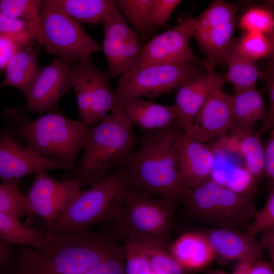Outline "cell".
Wrapping results in <instances>:
<instances>
[{"label":"cell","instance_id":"obj_36","mask_svg":"<svg viewBox=\"0 0 274 274\" xmlns=\"http://www.w3.org/2000/svg\"><path fill=\"white\" fill-rule=\"evenodd\" d=\"M122 244L125 274H154L149 261L139 244L125 239Z\"/></svg>","mask_w":274,"mask_h":274},{"label":"cell","instance_id":"obj_8","mask_svg":"<svg viewBox=\"0 0 274 274\" xmlns=\"http://www.w3.org/2000/svg\"><path fill=\"white\" fill-rule=\"evenodd\" d=\"M40 12L47 51L73 65L102 51L79 21L69 16L50 0L42 1Z\"/></svg>","mask_w":274,"mask_h":274},{"label":"cell","instance_id":"obj_20","mask_svg":"<svg viewBox=\"0 0 274 274\" xmlns=\"http://www.w3.org/2000/svg\"><path fill=\"white\" fill-rule=\"evenodd\" d=\"M119 109L133 128L152 131L173 125L178 113L175 104L165 106L142 98H130L120 102Z\"/></svg>","mask_w":274,"mask_h":274},{"label":"cell","instance_id":"obj_42","mask_svg":"<svg viewBox=\"0 0 274 274\" xmlns=\"http://www.w3.org/2000/svg\"><path fill=\"white\" fill-rule=\"evenodd\" d=\"M264 150V178L267 180V189L274 188V129L263 143Z\"/></svg>","mask_w":274,"mask_h":274},{"label":"cell","instance_id":"obj_9","mask_svg":"<svg viewBox=\"0 0 274 274\" xmlns=\"http://www.w3.org/2000/svg\"><path fill=\"white\" fill-rule=\"evenodd\" d=\"M206 72L202 63L157 64L138 67L119 77L116 90L120 102L130 98L154 100L177 90L187 80Z\"/></svg>","mask_w":274,"mask_h":274},{"label":"cell","instance_id":"obj_3","mask_svg":"<svg viewBox=\"0 0 274 274\" xmlns=\"http://www.w3.org/2000/svg\"><path fill=\"white\" fill-rule=\"evenodd\" d=\"M38 250L50 258L58 274H84L121 251L122 244L103 229L75 233L46 230Z\"/></svg>","mask_w":274,"mask_h":274},{"label":"cell","instance_id":"obj_21","mask_svg":"<svg viewBox=\"0 0 274 274\" xmlns=\"http://www.w3.org/2000/svg\"><path fill=\"white\" fill-rule=\"evenodd\" d=\"M231 102L229 131L233 136L252 132L257 122L264 121L266 106L262 92L256 87L235 92L231 95Z\"/></svg>","mask_w":274,"mask_h":274},{"label":"cell","instance_id":"obj_25","mask_svg":"<svg viewBox=\"0 0 274 274\" xmlns=\"http://www.w3.org/2000/svg\"><path fill=\"white\" fill-rule=\"evenodd\" d=\"M233 41L225 60L224 64L227 67L224 80L232 84L235 92L255 88L258 81L263 77L264 71L256 61L239 54L234 47Z\"/></svg>","mask_w":274,"mask_h":274},{"label":"cell","instance_id":"obj_29","mask_svg":"<svg viewBox=\"0 0 274 274\" xmlns=\"http://www.w3.org/2000/svg\"><path fill=\"white\" fill-rule=\"evenodd\" d=\"M44 231L32 228L19 220L0 211V239L14 245L39 249Z\"/></svg>","mask_w":274,"mask_h":274},{"label":"cell","instance_id":"obj_22","mask_svg":"<svg viewBox=\"0 0 274 274\" xmlns=\"http://www.w3.org/2000/svg\"><path fill=\"white\" fill-rule=\"evenodd\" d=\"M175 260L184 268H203L214 259L215 253L204 234L187 232L182 234L169 247Z\"/></svg>","mask_w":274,"mask_h":274},{"label":"cell","instance_id":"obj_13","mask_svg":"<svg viewBox=\"0 0 274 274\" xmlns=\"http://www.w3.org/2000/svg\"><path fill=\"white\" fill-rule=\"evenodd\" d=\"M52 169L73 173L58 160L42 155L16 141L8 127L0 130V180L2 183L18 182L24 176Z\"/></svg>","mask_w":274,"mask_h":274},{"label":"cell","instance_id":"obj_17","mask_svg":"<svg viewBox=\"0 0 274 274\" xmlns=\"http://www.w3.org/2000/svg\"><path fill=\"white\" fill-rule=\"evenodd\" d=\"M174 146L179 175L185 188L196 187L211 178L215 162L211 147L178 129Z\"/></svg>","mask_w":274,"mask_h":274},{"label":"cell","instance_id":"obj_10","mask_svg":"<svg viewBox=\"0 0 274 274\" xmlns=\"http://www.w3.org/2000/svg\"><path fill=\"white\" fill-rule=\"evenodd\" d=\"M247 4L244 1H213L195 17L192 37L206 56V60L213 66L224 64L238 26V12Z\"/></svg>","mask_w":274,"mask_h":274},{"label":"cell","instance_id":"obj_5","mask_svg":"<svg viewBox=\"0 0 274 274\" xmlns=\"http://www.w3.org/2000/svg\"><path fill=\"white\" fill-rule=\"evenodd\" d=\"M180 201L195 221L216 228L247 227L256 211L253 196L234 191L211 178L196 187L185 188Z\"/></svg>","mask_w":274,"mask_h":274},{"label":"cell","instance_id":"obj_37","mask_svg":"<svg viewBox=\"0 0 274 274\" xmlns=\"http://www.w3.org/2000/svg\"><path fill=\"white\" fill-rule=\"evenodd\" d=\"M268 190V196L263 208L254 213L253 222L246 227L245 234L255 237L262 231L274 229V188Z\"/></svg>","mask_w":274,"mask_h":274},{"label":"cell","instance_id":"obj_18","mask_svg":"<svg viewBox=\"0 0 274 274\" xmlns=\"http://www.w3.org/2000/svg\"><path fill=\"white\" fill-rule=\"evenodd\" d=\"M201 61L206 72L187 80L176 90L174 104L178 116L174 124L178 130L193 118L211 95L224 83V76L215 67L206 59Z\"/></svg>","mask_w":274,"mask_h":274},{"label":"cell","instance_id":"obj_40","mask_svg":"<svg viewBox=\"0 0 274 274\" xmlns=\"http://www.w3.org/2000/svg\"><path fill=\"white\" fill-rule=\"evenodd\" d=\"M182 2L181 0L153 1L151 20L156 29L166 24L173 12Z\"/></svg>","mask_w":274,"mask_h":274},{"label":"cell","instance_id":"obj_19","mask_svg":"<svg viewBox=\"0 0 274 274\" xmlns=\"http://www.w3.org/2000/svg\"><path fill=\"white\" fill-rule=\"evenodd\" d=\"M204 235L215 256L224 259L251 264L263 258L264 248L260 242L237 230L215 228Z\"/></svg>","mask_w":274,"mask_h":274},{"label":"cell","instance_id":"obj_30","mask_svg":"<svg viewBox=\"0 0 274 274\" xmlns=\"http://www.w3.org/2000/svg\"><path fill=\"white\" fill-rule=\"evenodd\" d=\"M129 239L140 246L154 274H184L186 269L173 257L166 243L143 238Z\"/></svg>","mask_w":274,"mask_h":274},{"label":"cell","instance_id":"obj_27","mask_svg":"<svg viewBox=\"0 0 274 274\" xmlns=\"http://www.w3.org/2000/svg\"><path fill=\"white\" fill-rule=\"evenodd\" d=\"M259 130L234 136L245 170L257 182L264 178V150Z\"/></svg>","mask_w":274,"mask_h":274},{"label":"cell","instance_id":"obj_1","mask_svg":"<svg viewBox=\"0 0 274 274\" xmlns=\"http://www.w3.org/2000/svg\"><path fill=\"white\" fill-rule=\"evenodd\" d=\"M175 125L144 131L139 148L116 168L125 186L135 191L180 201L185 188L178 170Z\"/></svg>","mask_w":274,"mask_h":274},{"label":"cell","instance_id":"obj_28","mask_svg":"<svg viewBox=\"0 0 274 274\" xmlns=\"http://www.w3.org/2000/svg\"><path fill=\"white\" fill-rule=\"evenodd\" d=\"M153 0H115L113 3L130 21L139 38L145 40L156 29L151 20Z\"/></svg>","mask_w":274,"mask_h":274},{"label":"cell","instance_id":"obj_12","mask_svg":"<svg viewBox=\"0 0 274 274\" xmlns=\"http://www.w3.org/2000/svg\"><path fill=\"white\" fill-rule=\"evenodd\" d=\"M195 25V17L188 14L176 26L154 37L143 46L138 67L157 64H201L190 46Z\"/></svg>","mask_w":274,"mask_h":274},{"label":"cell","instance_id":"obj_46","mask_svg":"<svg viewBox=\"0 0 274 274\" xmlns=\"http://www.w3.org/2000/svg\"><path fill=\"white\" fill-rule=\"evenodd\" d=\"M15 245L0 239V268L6 267L13 254Z\"/></svg>","mask_w":274,"mask_h":274},{"label":"cell","instance_id":"obj_38","mask_svg":"<svg viewBox=\"0 0 274 274\" xmlns=\"http://www.w3.org/2000/svg\"><path fill=\"white\" fill-rule=\"evenodd\" d=\"M0 34L22 46L35 41L27 24L22 20L0 12Z\"/></svg>","mask_w":274,"mask_h":274},{"label":"cell","instance_id":"obj_45","mask_svg":"<svg viewBox=\"0 0 274 274\" xmlns=\"http://www.w3.org/2000/svg\"><path fill=\"white\" fill-rule=\"evenodd\" d=\"M259 241L263 248L268 251L270 258L274 259V229H268L262 231Z\"/></svg>","mask_w":274,"mask_h":274},{"label":"cell","instance_id":"obj_6","mask_svg":"<svg viewBox=\"0 0 274 274\" xmlns=\"http://www.w3.org/2000/svg\"><path fill=\"white\" fill-rule=\"evenodd\" d=\"M124 188L116 168L97 183L81 191L71 204L47 225V230L75 233L97 223H108L121 204Z\"/></svg>","mask_w":274,"mask_h":274},{"label":"cell","instance_id":"obj_43","mask_svg":"<svg viewBox=\"0 0 274 274\" xmlns=\"http://www.w3.org/2000/svg\"><path fill=\"white\" fill-rule=\"evenodd\" d=\"M21 46L0 34V70L6 68L12 57Z\"/></svg>","mask_w":274,"mask_h":274},{"label":"cell","instance_id":"obj_32","mask_svg":"<svg viewBox=\"0 0 274 274\" xmlns=\"http://www.w3.org/2000/svg\"><path fill=\"white\" fill-rule=\"evenodd\" d=\"M90 58L72 65L73 86L82 121L91 125L89 65Z\"/></svg>","mask_w":274,"mask_h":274},{"label":"cell","instance_id":"obj_33","mask_svg":"<svg viewBox=\"0 0 274 274\" xmlns=\"http://www.w3.org/2000/svg\"><path fill=\"white\" fill-rule=\"evenodd\" d=\"M233 43L239 54L254 61L273 55V35L244 31L238 39H234Z\"/></svg>","mask_w":274,"mask_h":274},{"label":"cell","instance_id":"obj_11","mask_svg":"<svg viewBox=\"0 0 274 274\" xmlns=\"http://www.w3.org/2000/svg\"><path fill=\"white\" fill-rule=\"evenodd\" d=\"M102 24L101 49L107 60V72L110 79L136 68L143 46L135 31L112 1H106Z\"/></svg>","mask_w":274,"mask_h":274},{"label":"cell","instance_id":"obj_4","mask_svg":"<svg viewBox=\"0 0 274 274\" xmlns=\"http://www.w3.org/2000/svg\"><path fill=\"white\" fill-rule=\"evenodd\" d=\"M12 127L28 147L38 153L62 161L74 172L91 125L50 113L35 120L14 118Z\"/></svg>","mask_w":274,"mask_h":274},{"label":"cell","instance_id":"obj_35","mask_svg":"<svg viewBox=\"0 0 274 274\" xmlns=\"http://www.w3.org/2000/svg\"><path fill=\"white\" fill-rule=\"evenodd\" d=\"M0 211L20 219L32 215L26 197L22 195L18 187V182L0 184Z\"/></svg>","mask_w":274,"mask_h":274},{"label":"cell","instance_id":"obj_39","mask_svg":"<svg viewBox=\"0 0 274 274\" xmlns=\"http://www.w3.org/2000/svg\"><path fill=\"white\" fill-rule=\"evenodd\" d=\"M273 63L270 64L263 70L264 74L262 78L264 88L268 99L266 117L263 126L259 129L263 135L266 132L274 129V70Z\"/></svg>","mask_w":274,"mask_h":274},{"label":"cell","instance_id":"obj_7","mask_svg":"<svg viewBox=\"0 0 274 274\" xmlns=\"http://www.w3.org/2000/svg\"><path fill=\"white\" fill-rule=\"evenodd\" d=\"M177 203L138 192L124 185L122 201L114 218L113 233L119 239L143 238L166 243Z\"/></svg>","mask_w":274,"mask_h":274},{"label":"cell","instance_id":"obj_15","mask_svg":"<svg viewBox=\"0 0 274 274\" xmlns=\"http://www.w3.org/2000/svg\"><path fill=\"white\" fill-rule=\"evenodd\" d=\"M73 86L72 64L57 58L40 71L25 95L24 111L55 110L61 97Z\"/></svg>","mask_w":274,"mask_h":274},{"label":"cell","instance_id":"obj_34","mask_svg":"<svg viewBox=\"0 0 274 274\" xmlns=\"http://www.w3.org/2000/svg\"><path fill=\"white\" fill-rule=\"evenodd\" d=\"M238 26L245 32L273 35L274 15L268 6L254 5L248 8L241 16Z\"/></svg>","mask_w":274,"mask_h":274},{"label":"cell","instance_id":"obj_31","mask_svg":"<svg viewBox=\"0 0 274 274\" xmlns=\"http://www.w3.org/2000/svg\"><path fill=\"white\" fill-rule=\"evenodd\" d=\"M61 10L78 21L102 23L107 0H50Z\"/></svg>","mask_w":274,"mask_h":274},{"label":"cell","instance_id":"obj_23","mask_svg":"<svg viewBox=\"0 0 274 274\" xmlns=\"http://www.w3.org/2000/svg\"><path fill=\"white\" fill-rule=\"evenodd\" d=\"M89 77L92 125L117 109L120 102L116 88L109 83L107 71L99 69L92 61L89 65Z\"/></svg>","mask_w":274,"mask_h":274},{"label":"cell","instance_id":"obj_2","mask_svg":"<svg viewBox=\"0 0 274 274\" xmlns=\"http://www.w3.org/2000/svg\"><path fill=\"white\" fill-rule=\"evenodd\" d=\"M119 107L99 124L91 125L81 159L72 174L82 187L92 185L121 164L133 152L139 139Z\"/></svg>","mask_w":274,"mask_h":274},{"label":"cell","instance_id":"obj_41","mask_svg":"<svg viewBox=\"0 0 274 274\" xmlns=\"http://www.w3.org/2000/svg\"><path fill=\"white\" fill-rule=\"evenodd\" d=\"M84 274H125L123 248L121 251Z\"/></svg>","mask_w":274,"mask_h":274},{"label":"cell","instance_id":"obj_26","mask_svg":"<svg viewBox=\"0 0 274 274\" xmlns=\"http://www.w3.org/2000/svg\"><path fill=\"white\" fill-rule=\"evenodd\" d=\"M40 0H0V12L24 21L35 41L45 46L41 19Z\"/></svg>","mask_w":274,"mask_h":274},{"label":"cell","instance_id":"obj_14","mask_svg":"<svg viewBox=\"0 0 274 274\" xmlns=\"http://www.w3.org/2000/svg\"><path fill=\"white\" fill-rule=\"evenodd\" d=\"M82 188L76 179L59 181L42 172L36 175L26 197L32 215L43 218L46 225L71 204Z\"/></svg>","mask_w":274,"mask_h":274},{"label":"cell","instance_id":"obj_44","mask_svg":"<svg viewBox=\"0 0 274 274\" xmlns=\"http://www.w3.org/2000/svg\"><path fill=\"white\" fill-rule=\"evenodd\" d=\"M231 274H274V271L270 264L260 260L251 264L239 263Z\"/></svg>","mask_w":274,"mask_h":274},{"label":"cell","instance_id":"obj_47","mask_svg":"<svg viewBox=\"0 0 274 274\" xmlns=\"http://www.w3.org/2000/svg\"><path fill=\"white\" fill-rule=\"evenodd\" d=\"M208 274H228L220 270H214L210 271Z\"/></svg>","mask_w":274,"mask_h":274},{"label":"cell","instance_id":"obj_24","mask_svg":"<svg viewBox=\"0 0 274 274\" xmlns=\"http://www.w3.org/2000/svg\"><path fill=\"white\" fill-rule=\"evenodd\" d=\"M37 54L33 43L22 45L7 64L2 85L16 88L25 96L40 72Z\"/></svg>","mask_w":274,"mask_h":274},{"label":"cell","instance_id":"obj_16","mask_svg":"<svg viewBox=\"0 0 274 274\" xmlns=\"http://www.w3.org/2000/svg\"><path fill=\"white\" fill-rule=\"evenodd\" d=\"M231 122V95L218 89L208 98L197 114L179 130L203 144L223 139Z\"/></svg>","mask_w":274,"mask_h":274}]
</instances>
